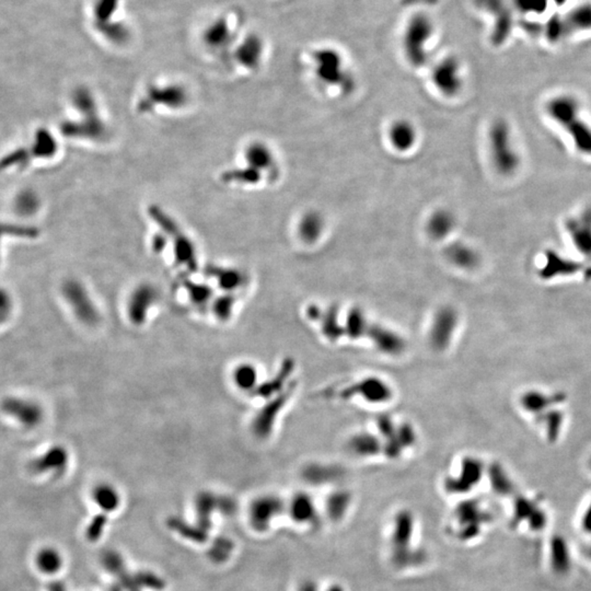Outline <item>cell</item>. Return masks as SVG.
I'll return each mask as SVG.
<instances>
[{
  "mask_svg": "<svg viewBox=\"0 0 591 591\" xmlns=\"http://www.w3.org/2000/svg\"><path fill=\"white\" fill-rule=\"evenodd\" d=\"M546 111L570 138L577 151L591 157V125L583 115L578 100L570 94H558L549 100Z\"/></svg>",
  "mask_w": 591,
  "mask_h": 591,
  "instance_id": "1",
  "label": "cell"
},
{
  "mask_svg": "<svg viewBox=\"0 0 591 591\" xmlns=\"http://www.w3.org/2000/svg\"><path fill=\"white\" fill-rule=\"evenodd\" d=\"M456 326V316L450 309H442L435 316L430 330V342L434 348L442 350L446 348L454 333Z\"/></svg>",
  "mask_w": 591,
  "mask_h": 591,
  "instance_id": "25",
  "label": "cell"
},
{
  "mask_svg": "<svg viewBox=\"0 0 591 591\" xmlns=\"http://www.w3.org/2000/svg\"><path fill=\"white\" fill-rule=\"evenodd\" d=\"M232 380L239 390L251 392V394H253L254 390L260 384H258V369L256 366L249 362H244L234 368L232 372Z\"/></svg>",
  "mask_w": 591,
  "mask_h": 591,
  "instance_id": "36",
  "label": "cell"
},
{
  "mask_svg": "<svg viewBox=\"0 0 591 591\" xmlns=\"http://www.w3.org/2000/svg\"><path fill=\"white\" fill-rule=\"evenodd\" d=\"M3 234L15 238H23V239H35L39 236V230L37 228L29 227V226H16V224H4Z\"/></svg>",
  "mask_w": 591,
  "mask_h": 591,
  "instance_id": "48",
  "label": "cell"
},
{
  "mask_svg": "<svg viewBox=\"0 0 591 591\" xmlns=\"http://www.w3.org/2000/svg\"><path fill=\"white\" fill-rule=\"evenodd\" d=\"M392 394L391 386L381 378L367 377L343 389L340 396L343 400H350L355 396H360L368 403L382 404L391 400Z\"/></svg>",
  "mask_w": 591,
  "mask_h": 591,
  "instance_id": "14",
  "label": "cell"
},
{
  "mask_svg": "<svg viewBox=\"0 0 591 591\" xmlns=\"http://www.w3.org/2000/svg\"><path fill=\"white\" fill-rule=\"evenodd\" d=\"M294 369V362L290 358L284 360L277 372L272 378L264 381L263 384H258V388L254 390L252 394L268 400V398H272L273 396L282 394L292 384V382L289 384L288 380L290 379Z\"/></svg>",
  "mask_w": 591,
  "mask_h": 591,
  "instance_id": "22",
  "label": "cell"
},
{
  "mask_svg": "<svg viewBox=\"0 0 591 591\" xmlns=\"http://www.w3.org/2000/svg\"><path fill=\"white\" fill-rule=\"evenodd\" d=\"M567 231L577 250L591 256V210H586L566 222Z\"/></svg>",
  "mask_w": 591,
  "mask_h": 591,
  "instance_id": "23",
  "label": "cell"
},
{
  "mask_svg": "<svg viewBox=\"0 0 591 591\" xmlns=\"http://www.w3.org/2000/svg\"><path fill=\"white\" fill-rule=\"evenodd\" d=\"M33 161L28 147H19L8 152L3 159V169L23 170Z\"/></svg>",
  "mask_w": 591,
  "mask_h": 591,
  "instance_id": "46",
  "label": "cell"
},
{
  "mask_svg": "<svg viewBox=\"0 0 591 591\" xmlns=\"http://www.w3.org/2000/svg\"><path fill=\"white\" fill-rule=\"evenodd\" d=\"M324 231V219L320 214L309 212L304 214L298 224V232L304 242H316Z\"/></svg>",
  "mask_w": 591,
  "mask_h": 591,
  "instance_id": "33",
  "label": "cell"
},
{
  "mask_svg": "<svg viewBox=\"0 0 591 591\" xmlns=\"http://www.w3.org/2000/svg\"><path fill=\"white\" fill-rule=\"evenodd\" d=\"M69 461V454L65 447L56 446L47 449L44 454L32 461L31 468L34 472H62L65 470Z\"/></svg>",
  "mask_w": 591,
  "mask_h": 591,
  "instance_id": "24",
  "label": "cell"
},
{
  "mask_svg": "<svg viewBox=\"0 0 591 591\" xmlns=\"http://www.w3.org/2000/svg\"><path fill=\"white\" fill-rule=\"evenodd\" d=\"M122 0H93L91 7L92 25H105L118 19Z\"/></svg>",
  "mask_w": 591,
  "mask_h": 591,
  "instance_id": "32",
  "label": "cell"
},
{
  "mask_svg": "<svg viewBox=\"0 0 591 591\" xmlns=\"http://www.w3.org/2000/svg\"><path fill=\"white\" fill-rule=\"evenodd\" d=\"M386 138L396 151L408 152L418 142V130L412 122L406 118H400L389 126Z\"/></svg>",
  "mask_w": 591,
  "mask_h": 591,
  "instance_id": "19",
  "label": "cell"
},
{
  "mask_svg": "<svg viewBox=\"0 0 591 591\" xmlns=\"http://www.w3.org/2000/svg\"><path fill=\"white\" fill-rule=\"evenodd\" d=\"M59 132L68 139L101 142L108 135V126L101 115L77 116L59 124Z\"/></svg>",
  "mask_w": 591,
  "mask_h": 591,
  "instance_id": "11",
  "label": "cell"
},
{
  "mask_svg": "<svg viewBox=\"0 0 591 591\" xmlns=\"http://www.w3.org/2000/svg\"><path fill=\"white\" fill-rule=\"evenodd\" d=\"M396 438H398V442H401V444L403 446L404 449L412 447L413 444H415V432H414V428H413L412 425L408 424V423L401 424L396 428Z\"/></svg>",
  "mask_w": 591,
  "mask_h": 591,
  "instance_id": "50",
  "label": "cell"
},
{
  "mask_svg": "<svg viewBox=\"0 0 591 591\" xmlns=\"http://www.w3.org/2000/svg\"><path fill=\"white\" fill-rule=\"evenodd\" d=\"M348 448L358 457H374L380 454L384 444L376 435L370 432H358L348 442Z\"/></svg>",
  "mask_w": 591,
  "mask_h": 591,
  "instance_id": "30",
  "label": "cell"
},
{
  "mask_svg": "<svg viewBox=\"0 0 591 591\" xmlns=\"http://www.w3.org/2000/svg\"><path fill=\"white\" fill-rule=\"evenodd\" d=\"M39 570L44 574L52 575L61 570L62 558L54 549H43L37 556Z\"/></svg>",
  "mask_w": 591,
  "mask_h": 591,
  "instance_id": "44",
  "label": "cell"
},
{
  "mask_svg": "<svg viewBox=\"0 0 591 591\" xmlns=\"http://www.w3.org/2000/svg\"><path fill=\"white\" fill-rule=\"evenodd\" d=\"M488 146L490 162L500 176L517 173L522 166V156L517 149L512 127L503 118L493 122L488 128Z\"/></svg>",
  "mask_w": 591,
  "mask_h": 591,
  "instance_id": "5",
  "label": "cell"
},
{
  "mask_svg": "<svg viewBox=\"0 0 591 591\" xmlns=\"http://www.w3.org/2000/svg\"><path fill=\"white\" fill-rule=\"evenodd\" d=\"M447 258L454 264L464 268L476 266L478 261L476 252L466 243H454L447 250Z\"/></svg>",
  "mask_w": 591,
  "mask_h": 591,
  "instance_id": "38",
  "label": "cell"
},
{
  "mask_svg": "<svg viewBox=\"0 0 591 591\" xmlns=\"http://www.w3.org/2000/svg\"><path fill=\"white\" fill-rule=\"evenodd\" d=\"M93 28L106 42L113 45H125L131 40V28L121 19H116L105 25Z\"/></svg>",
  "mask_w": 591,
  "mask_h": 591,
  "instance_id": "31",
  "label": "cell"
},
{
  "mask_svg": "<svg viewBox=\"0 0 591 591\" xmlns=\"http://www.w3.org/2000/svg\"><path fill=\"white\" fill-rule=\"evenodd\" d=\"M568 23L579 31L591 29V5L577 6L568 17Z\"/></svg>",
  "mask_w": 591,
  "mask_h": 591,
  "instance_id": "47",
  "label": "cell"
},
{
  "mask_svg": "<svg viewBox=\"0 0 591 591\" xmlns=\"http://www.w3.org/2000/svg\"><path fill=\"white\" fill-rule=\"evenodd\" d=\"M147 214L148 217L155 222L160 231L169 240L176 264L191 273H195L198 268V260L193 240L161 206L150 205Z\"/></svg>",
  "mask_w": 591,
  "mask_h": 591,
  "instance_id": "4",
  "label": "cell"
},
{
  "mask_svg": "<svg viewBox=\"0 0 591 591\" xmlns=\"http://www.w3.org/2000/svg\"><path fill=\"white\" fill-rule=\"evenodd\" d=\"M367 336L370 338L377 350L390 356H398L406 350V343L404 338L396 333V331L380 324H370Z\"/></svg>",
  "mask_w": 591,
  "mask_h": 591,
  "instance_id": "18",
  "label": "cell"
},
{
  "mask_svg": "<svg viewBox=\"0 0 591 591\" xmlns=\"http://www.w3.org/2000/svg\"><path fill=\"white\" fill-rule=\"evenodd\" d=\"M294 391V384L292 382L282 394L266 401V403L262 406L261 410L256 413L253 420H252L251 428L254 436L258 437L260 440H266L268 437L270 436V434L273 432L274 428H275L278 415L284 410L286 404L288 403V401L292 398Z\"/></svg>",
  "mask_w": 591,
  "mask_h": 591,
  "instance_id": "10",
  "label": "cell"
},
{
  "mask_svg": "<svg viewBox=\"0 0 591 591\" xmlns=\"http://www.w3.org/2000/svg\"><path fill=\"white\" fill-rule=\"evenodd\" d=\"M435 32L436 25L428 13L420 11L408 18L401 37V47L411 67L422 68L428 64Z\"/></svg>",
  "mask_w": 591,
  "mask_h": 591,
  "instance_id": "2",
  "label": "cell"
},
{
  "mask_svg": "<svg viewBox=\"0 0 591 591\" xmlns=\"http://www.w3.org/2000/svg\"><path fill=\"white\" fill-rule=\"evenodd\" d=\"M203 41L210 51L217 53L234 49L238 39L229 18L220 16L212 20L204 31Z\"/></svg>",
  "mask_w": 591,
  "mask_h": 591,
  "instance_id": "15",
  "label": "cell"
},
{
  "mask_svg": "<svg viewBox=\"0 0 591 591\" xmlns=\"http://www.w3.org/2000/svg\"><path fill=\"white\" fill-rule=\"evenodd\" d=\"M206 274L215 280L218 287L224 292L234 294L236 290L246 286V275L234 268L210 265L206 268Z\"/></svg>",
  "mask_w": 591,
  "mask_h": 591,
  "instance_id": "26",
  "label": "cell"
},
{
  "mask_svg": "<svg viewBox=\"0 0 591 591\" xmlns=\"http://www.w3.org/2000/svg\"><path fill=\"white\" fill-rule=\"evenodd\" d=\"M32 160H50L55 157L58 151L57 138L45 127L38 128L34 132L31 144L28 146Z\"/></svg>",
  "mask_w": 591,
  "mask_h": 591,
  "instance_id": "27",
  "label": "cell"
},
{
  "mask_svg": "<svg viewBox=\"0 0 591 591\" xmlns=\"http://www.w3.org/2000/svg\"><path fill=\"white\" fill-rule=\"evenodd\" d=\"M415 518L410 510H400L394 517L390 530V549L391 558L396 566L400 568L412 567L416 561H422L423 555L416 554L413 546L415 532Z\"/></svg>",
  "mask_w": 591,
  "mask_h": 591,
  "instance_id": "7",
  "label": "cell"
},
{
  "mask_svg": "<svg viewBox=\"0 0 591 591\" xmlns=\"http://www.w3.org/2000/svg\"><path fill=\"white\" fill-rule=\"evenodd\" d=\"M236 296L230 292H222L219 297L212 300V312L220 321H227L234 312L236 306Z\"/></svg>",
  "mask_w": 591,
  "mask_h": 591,
  "instance_id": "45",
  "label": "cell"
},
{
  "mask_svg": "<svg viewBox=\"0 0 591 591\" xmlns=\"http://www.w3.org/2000/svg\"><path fill=\"white\" fill-rule=\"evenodd\" d=\"M340 476L338 469L332 466H324V464H311L306 466L304 471V478L308 482L314 484H326L332 482Z\"/></svg>",
  "mask_w": 591,
  "mask_h": 591,
  "instance_id": "41",
  "label": "cell"
},
{
  "mask_svg": "<svg viewBox=\"0 0 591 591\" xmlns=\"http://www.w3.org/2000/svg\"><path fill=\"white\" fill-rule=\"evenodd\" d=\"M158 300V290L151 284H140L130 294L127 316L134 326H143L148 314Z\"/></svg>",
  "mask_w": 591,
  "mask_h": 591,
  "instance_id": "17",
  "label": "cell"
},
{
  "mask_svg": "<svg viewBox=\"0 0 591 591\" xmlns=\"http://www.w3.org/2000/svg\"><path fill=\"white\" fill-rule=\"evenodd\" d=\"M11 306H13V302L10 299L9 294L5 290H3L1 296H0V314H1L3 320H5L6 316L11 311Z\"/></svg>",
  "mask_w": 591,
  "mask_h": 591,
  "instance_id": "53",
  "label": "cell"
},
{
  "mask_svg": "<svg viewBox=\"0 0 591 591\" xmlns=\"http://www.w3.org/2000/svg\"><path fill=\"white\" fill-rule=\"evenodd\" d=\"M231 53L236 65L248 71H256L261 67L265 57V40L261 34L250 32L236 41Z\"/></svg>",
  "mask_w": 591,
  "mask_h": 591,
  "instance_id": "13",
  "label": "cell"
},
{
  "mask_svg": "<svg viewBox=\"0 0 591 591\" xmlns=\"http://www.w3.org/2000/svg\"><path fill=\"white\" fill-rule=\"evenodd\" d=\"M62 294L78 320L86 326H96L100 321V312L89 292L77 280H66Z\"/></svg>",
  "mask_w": 591,
  "mask_h": 591,
  "instance_id": "8",
  "label": "cell"
},
{
  "mask_svg": "<svg viewBox=\"0 0 591 591\" xmlns=\"http://www.w3.org/2000/svg\"><path fill=\"white\" fill-rule=\"evenodd\" d=\"M551 558L555 570L563 573L568 570L570 565V553L566 543L562 538H556L553 541L551 546Z\"/></svg>",
  "mask_w": 591,
  "mask_h": 591,
  "instance_id": "43",
  "label": "cell"
},
{
  "mask_svg": "<svg viewBox=\"0 0 591 591\" xmlns=\"http://www.w3.org/2000/svg\"><path fill=\"white\" fill-rule=\"evenodd\" d=\"M430 79L437 91L447 98L456 97L464 87L462 68L458 58L446 56L432 68Z\"/></svg>",
  "mask_w": 591,
  "mask_h": 591,
  "instance_id": "9",
  "label": "cell"
},
{
  "mask_svg": "<svg viewBox=\"0 0 591 591\" xmlns=\"http://www.w3.org/2000/svg\"><path fill=\"white\" fill-rule=\"evenodd\" d=\"M3 411L8 416L27 428H37L44 418L43 408L35 401L17 396L5 398Z\"/></svg>",
  "mask_w": 591,
  "mask_h": 591,
  "instance_id": "16",
  "label": "cell"
},
{
  "mask_svg": "<svg viewBox=\"0 0 591 591\" xmlns=\"http://www.w3.org/2000/svg\"><path fill=\"white\" fill-rule=\"evenodd\" d=\"M190 103V94L181 84H150L136 104L140 114H151L159 110L180 111Z\"/></svg>",
  "mask_w": 591,
  "mask_h": 591,
  "instance_id": "6",
  "label": "cell"
},
{
  "mask_svg": "<svg viewBox=\"0 0 591 591\" xmlns=\"http://www.w3.org/2000/svg\"><path fill=\"white\" fill-rule=\"evenodd\" d=\"M583 527L585 531L591 534V506L589 507L588 510H586V514L583 518Z\"/></svg>",
  "mask_w": 591,
  "mask_h": 591,
  "instance_id": "55",
  "label": "cell"
},
{
  "mask_svg": "<svg viewBox=\"0 0 591 591\" xmlns=\"http://www.w3.org/2000/svg\"><path fill=\"white\" fill-rule=\"evenodd\" d=\"M244 162L246 166L258 170L263 176H272L275 171V155L266 144L261 142H254L246 146L244 150Z\"/></svg>",
  "mask_w": 591,
  "mask_h": 591,
  "instance_id": "21",
  "label": "cell"
},
{
  "mask_svg": "<svg viewBox=\"0 0 591 591\" xmlns=\"http://www.w3.org/2000/svg\"><path fill=\"white\" fill-rule=\"evenodd\" d=\"M287 512V505L277 495H263L253 500L249 510L250 524L264 534L273 527L278 517Z\"/></svg>",
  "mask_w": 591,
  "mask_h": 591,
  "instance_id": "12",
  "label": "cell"
},
{
  "mask_svg": "<svg viewBox=\"0 0 591 591\" xmlns=\"http://www.w3.org/2000/svg\"><path fill=\"white\" fill-rule=\"evenodd\" d=\"M287 512L294 524L314 526L318 522V510L311 496L299 492L292 496L287 505Z\"/></svg>",
  "mask_w": 591,
  "mask_h": 591,
  "instance_id": "20",
  "label": "cell"
},
{
  "mask_svg": "<svg viewBox=\"0 0 591 591\" xmlns=\"http://www.w3.org/2000/svg\"><path fill=\"white\" fill-rule=\"evenodd\" d=\"M39 200L32 192H23L18 196L16 206L18 212L22 214H32L39 207Z\"/></svg>",
  "mask_w": 591,
  "mask_h": 591,
  "instance_id": "49",
  "label": "cell"
},
{
  "mask_svg": "<svg viewBox=\"0 0 591 591\" xmlns=\"http://www.w3.org/2000/svg\"><path fill=\"white\" fill-rule=\"evenodd\" d=\"M377 428H378V430H379L380 435L384 437V440H389V438H391L396 435V425H394V420H392L391 416L386 415V414H384V415H380L379 418H377Z\"/></svg>",
  "mask_w": 591,
  "mask_h": 591,
  "instance_id": "51",
  "label": "cell"
},
{
  "mask_svg": "<svg viewBox=\"0 0 591 591\" xmlns=\"http://www.w3.org/2000/svg\"><path fill=\"white\" fill-rule=\"evenodd\" d=\"M319 321L321 322L324 336L331 342H336L340 340L343 334H345L344 326L338 321V310L336 306H332L330 309L326 310Z\"/></svg>",
  "mask_w": 591,
  "mask_h": 591,
  "instance_id": "40",
  "label": "cell"
},
{
  "mask_svg": "<svg viewBox=\"0 0 591 591\" xmlns=\"http://www.w3.org/2000/svg\"><path fill=\"white\" fill-rule=\"evenodd\" d=\"M186 292L192 304L198 306H205L214 300V289L206 282H186Z\"/></svg>",
  "mask_w": 591,
  "mask_h": 591,
  "instance_id": "42",
  "label": "cell"
},
{
  "mask_svg": "<svg viewBox=\"0 0 591 591\" xmlns=\"http://www.w3.org/2000/svg\"><path fill=\"white\" fill-rule=\"evenodd\" d=\"M54 591H64V590H63V589L57 588V589H55V590H54Z\"/></svg>",
  "mask_w": 591,
  "mask_h": 591,
  "instance_id": "57",
  "label": "cell"
},
{
  "mask_svg": "<svg viewBox=\"0 0 591 591\" xmlns=\"http://www.w3.org/2000/svg\"><path fill=\"white\" fill-rule=\"evenodd\" d=\"M92 496H93L96 504L105 512L115 510L120 505V502H121V498H120L117 490L110 484H100V486H96L93 493H92Z\"/></svg>",
  "mask_w": 591,
  "mask_h": 591,
  "instance_id": "39",
  "label": "cell"
},
{
  "mask_svg": "<svg viewBox=\"0 0 591 591\" xmlns=\"http://www.w3.org/2000/svg\"><path fill=\"white\" fill-rule=\"evenodd\" d=\"M70 103L78 116H98L100 114L99 102L90 88L80 86L70 96Z\"/></svg>",
  "mask_w": 591,
  "mask_h": 591,
  "instance_id": "29",
  "label": "cell"
},
{
  "mask_svg": "<svg viewBox=\"0 0 591 591\" xmlns=\"http://www.w3.org/2000/svg\"><path fill=\"white\" fill-rule=\"evenodd\" d=\"M322 591H346V590H345V589H344V587L340 586V585L333 584V585H331L330 587H328V588H326V590H322Z\"/></svg>",
  "mask_w": 591,
  "mask_h": 591,
  "instance_id": "56",
  "label": "cell"
},
{
  "mask_svg": "<svg viewBox=\"0 0 591 591\" xmlns=\"http://www.w3.org/2000/svg\"><path fill=\"white\" fill-rule=\"evenodd\" d=\"M264 176L261 172L249 166L241 168H234L227 170L222 174V180L228 184H238V185H256L263 180Z\"/></svg>",
  "mask_w": 591,
  "mask_h": 591,
  "instance_id": "34",
  "label": "cell"
},
{
  "mask_svg": "<svg viewBox=\"0 0 591 591\" xmlns=\"http://www.w3.org/2000/svg\"><path fill=\"white\" fill-rule=\"evenodd\" d=\"M456 228V217L448 210H437L430 214L426 222V231L434 240L446 239Z\"/></svg>",
  "mask_w": 591,
  "mask_h": 591,
  "instance_id": "28",
  "label": "cell"
},
{
  "mask_svg": "<svg viewBox=\"0 0 591 591\" xmlns=\"http://www.w3.org/2000/svg\"><path fill=\"white\" fill-rule=\"evenodd\" d=\"M297 591H321L320 588H319L318 585L316 583L312 582V580H306V582L302 583L300 585L299 588H298Z\"/></svg>",
  "mask_w": 591,
  "mask_h": 591,
  "instance_id": "54",
  "label": "cell"
},
{
  "mask_svg": "<svg viewBox=\"0 0 591 591\" xmlns=\"http://www.w3.org/2000/svg\"><path fill=\"white\" fill-rule=\"evenodd\" d=\"M169 243V240L167 239V236H164L161 231L158 232L151 240V246L152 250L156 252V253H161L167 246Z\"/></svg>",
  "mask_w": 591,
  "mask_h": 591,
  "instance_id": "52",
  "label": "cell"
},
{
  "mask_svg": "<svg viewBox=\"0 0 591 591\" xmlns=\"http://www.w3.org/2000/svg\"><path fill=\"white\" fill-rule=\"evenodd\" d=\"M352 504V494L345 490H338L328 496L326 510L328 516L334 522L344 518Z\"/></svg>",
  "mask_w": 591,
  "mask_h": 591,
  "instance_id": "35",
  "label": "cell"
},
{
  "mask_svg": "<svg viewBox=\"0 0 591 591\" xmlns=\"http://www.w3.org/2000/svg\"><path fill=\"white\" fill-rule=\"evenodd\" d=\"M369 326L364 311L360 308H352L346 316L344 332L352 340H358L362 336L367 335Z\"/></svg>",
  "mask_w": 591,
  "mask_h": 591,
  "instance_id": "37",
  "label": "cell"
},
{
  "mask_svg": "<svg viewBox=\"0 0 591 591\" xmlns=\"http://www.w3.org/2000/svg\"><path fill=\"white\" fill-rule=\"evenodd\" d=\"M314 77L326 88L342 92L352 91L355 81L345 57L333 46H320L310 55Z\"/></svg>",
  "mask_w": 591,
  "mask_h": 591,
  "instance_id": "3",
  "label": "cell"
}]
</instances>
